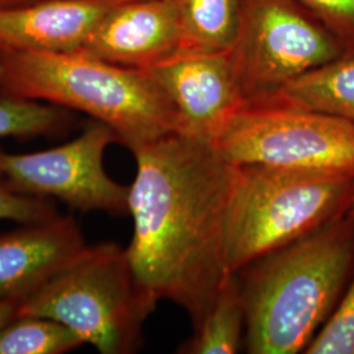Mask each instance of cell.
I'll list each match as a JSON object with an SVG mask.
<instances>
[{
    "label": "cell",
    "mask_w": 354,
    "mask_h": 354,
    "mask_svg": "<svg viewBox=\"0 0 354 354\" xmlns=\"http://www.w3.org/2000/svg\"><path fill=\"white\" fill-rule=\"evenodd\" d=\"M87 247L73 215L0 231V301H20L68 266Z\"/></svg>",
    "instance_id": "8fae6325"
},
{
    "label": "cell",
    "mask_w": 354,
    "mask_h": 354,
    "mask_svg": "<svg viewBox=\"0 0 354 354\" xmlns=\"http://www.w3.org/2000/svg\"><path fill=\"white\" fill-rule=\"evenodd\" d=\"M74 117L70 111L48 102L0 96V138L35 140L62 134Z\"/></svg>",
    "instance_id": "e0dca14e"
},
{
    "label": "cell",
    "mask_w": 354,
    "mask_h": 354,
    "mask_svg": "<svg viewBox=\"0 0 354 354\" xmlns=\"http://www.w3.org/2000/svg\"><path fill=\"white\" fill-rule=\"evenodd\" d=\"M353 203L354 177L235 165L226 223L231 272L349 214Z\"/></svg>",
    "instance_id": "277c9868"
},
{
    "label": "cell",
    "mask_w": 354,
    "mask_h": 354,
    "mask_svg": "<svg viewBox=\"0 0 354 354\" xmlns=\"http://www.w3.org/2000/svg\"><path fill=\"white\" fill-rule=\"evenodd\" d=\"M193 330L192 339L180 348V353L235 354L241 351L245 337V308L236 273Z\"/></svg>",
    "instance_id": "9a60e30c"
},
{
    "label": "cell",
    "mask_w": 354,
    "mask_h": 354,
    "mask_svg": "<svg viewBox=\"0 0 354 354\" xmlns=\"http://www.w3.org/2000/svg\"><path fill=\"white\" fill-rule=\"evenodd\" d=\"M178 23L171 0L117 3L80 51L109 64L147 70L178 50Z\"/></svg>",
    "instance_id": "30bf717a"
},
{
    "label": "cell",
    "mask_w": 354,
    "mask_h": 354,
    "mask_svg": "<svg viewBox=\"0 0 354 354\" xmlns=\"http://www.w3.org/2000/svg\"><path fill=\"white\" fill-rule=\"evenodd\" d=\"M113 142V131L93 121L75 140L48 150L12 153L0 149V175L19 193L57 200L73 210L125 214L129 187L104 167V155Z\"/></svg>",
    "instance_id": "ba28073f"
},
{
    "label": "cell",
    "mask_w": 354,
    "mask_h": 354,
    "mask_svg": "<svg viewBox=\"0 0 354 354\" xmlns=\"http://www.w3.org/2000/svg\"><path fill=\"white\" fill-rule=\"evenodd\" d=\"M147 71L175 106L178 134L192 140L214 145L243 105L227 53L175 54Z\"/></svg>",
    "instance_id": "9c48e42d"
},
{
    "label": "cell",
    "mask_w": 354,
    "mask_h": 354,
    "mask_svg": "<svg viewBox=\"0 0 354 354\" xmlns=\"http://www.w3.org/2000/svg\"><path fill=\"white\" fill-rule=\"evenodd\" d=\"M156 304L115 243L87 244L48 282L19 301V315L49 317L102 354L136 353Z\"/></svg>",
    "instance_id": "5b68a950"
},
{
    "label": "cell",
    "mask_w": 354,
    "mask_h": 354,
    "mask_svg": "<svg viewBox=\"0 0 354 354\" xmlns=\"http://www.w3.org/2000/svg\"><path fill=\"white\" fill-rule=\"evenodd\" d=\"M117 1H121V3H124V1H133V0H117Z\"/></svg>",
    "instance_id": "cb8c5ba5"
},
{
    "label": "cell",
    "mask_w": 354,
    "mask_h": 354,
    "mask_svg": "<svg viewBox=\"0 0 354 354\" xmlns=\"http://www.w3.org/2000/svg\"><path fill=\"white\" fill-rule=\"evenodd\" d=\"M344 54L342 42L302 0H241L227 55L243 105L269 102Z\"/></svg>",
    "instance_id": "8992f818"
},
{
    "label": "cell",
    "mask_w": 354,
    "mask_h": 354,
    "mask_svg": "<svg viewBox=\"0 0 354 354\" xmlns=\"http://www.w3.org/2000/svg\"><path fill=\"white\" fill-rule=\"evenodd\" d=\"M117 0H38L0 8V53L80 50Z\"/></svg>",
    "instance_id": "7c38bea8"
},
{
    "label": "cell",
    "mask_w": 354,
    "mask_h": 354,
    "mask_svg": "<svg viewBox=\"0 0 354 354\" xmlns=\"http://www.w3.org/2000/svg\"><path fill=\"white\" fill-rule=\"evenodd\" d=\"M342 42L346 54H354V0H302Z\"/></svg>",
    "instance_id": "ffe728a7"
},
{
    "label": "cell",
    "mask_w": 354,
    "mask_h": 354,
    "mask_svg": "<svg viewBox=\"0 0 354 354\" xmlns=\"http://www.w3.org/2000/svg\"><path fill=\"white\" fill-rule=\"evenodd\" d=\"M354 273V216L340 219L239 270L251 354H298L332 315Z\"/></svg>",
    "instance_id": "7a4b0ae2"
},
{
    "label": "cell",
    "mask_w": 354,
    "mask_h": 354,
    "mask_svg": "<svg viewBox=\"0 0 354 354\" xmlns=\"http://www.w3.org/2000/svg\"><path fill=\"white\" fill-rule=\"evenodd\" d=\"M17 317H19V301L16 299L0 301V330Z\"/></svg>",
    "instance_id": "44dd1931"
},
{
    "label": "cell",
    "mask_w": 354,
    "mask_h": 354,
    "mask_svg": "<svg viewBox=\"0 0 354 354\" xmlns=\"http://www.w3.org/2000/svg\"><path fill=\"white\" fill-rule=\"evenodd\" d=\"M82 345L73 329L49 317L19 315L0 330V354H62Z\"/></svg>",
    "instance_id": "2e32d148"
},
{
    "label": "cell",
    "mask_w": 354,
    "mask_h": 354,
    "mask_svg": "<svg viewBox=\"0 0 354 354\" xmlns=\"http://www.w3.org/2000/svg\"><path fill=\"white\" fill-rule=\"evenodd\" d=\"M58 214L54 200L19 193L0 175V221L23 225L46 221Z\"/></svg>",
    "instance_id": "d6986e66"
},
{
    "label": "cell",
    "mask_w": 354,
    "mask_h": 354,
    "mask_svg": "<svg viewBox=\"0 0 354 354\" xmlns=\"http://www.w3.org/2000/svg\"><path fill=\"white\" fill-rule=\"evenodd\" d=\"M38 0H0V8L1 7H12V6H20V4H28Z\"/></svg>",
    "instance_id": "7402d4cb"
},
{
    "label": "cell",
    "mask_w": 354,
    "mask_h": 354,
    "mask_svg": "<svg viewBox=\"0 0 354 354\" xmlns=\"http://www.w3.org/2000/svg\"><path fill=\"white\" fill-rule=\"evenodd\" d=\"M266 102L333 114L354 122V54H344L304 74Z\"/></svg>",
    "instance_id": "4fadbf2b"
},
{
    "label": "cell",
    "mask_w": 354,
    "mask_h": 354,
    "mask_svg": "<svg viewBox=\"0 0 354 354\" xmlns=\"http://www.w3.org/2000/svg\"><path fill=\"white\" fill-rule=\"evenodd\" d=\"M304 353L354 354V273L340 302Z\"/></svg>",
    "instance_id": "ac0fdd59"
},
{
    "label": "cell",
    "mask_w": 354,
    "mask_h": 354,
    "mask_svg": "<svg viewBox=\"0 0 354 354\" xmlns=\"http://www.w3.org/2000/svg\"><path fill=\"white\" fill-rule=\"evenodd\" d=\"M178 23L176 54L227 53L236 36L241 0H171Z\"/></svg>",
    "instance_id": "5bb4252c"
},
{
    "label": "cell",
    "mask_w": 354,
    "mask_h": 354,
    "mask_svg": "<svg viewBox=\"0 0 354 354\" xmlns=\"http://www.w3.org/2000/svg\"><path fill=\"white\" fill-rule=\"evenodd\" d=\"M0 96L86 113L130 151L178 134L175 106L147 70L109 64L84 51L0 53Z\"/></svg>",
    "instance_id": "3957f363"
},
{
    "label": "cell",
    "mask_w": 354,
    "mask_h": 354,
    "mask_svg": "<svg viewBox=\"0 0 354 354\" xmlns=\"http://www.w3.org/2000/svg\"><path fill=\"white\" fill-rule=\"evenodd\" d=\"M349 215H352V216H354V203L353 206H352V209H351V212H349Z\"/></svg>",
    "instance_id": "603a6c76"
},
{
    "label": "cell",
    "mask_w": 354,
    "mask_h": 354,
    "mask_svg": "<svg viewBox=\"0 0 354 354\" xmlns=\"http://www.w3.org/2000/svg\"><path fill=\"white\" fill-rule=\"evenodd\" d=\"M228 163L354 177V122L277 102L241 105L214 143Z\"/></svg>",
    "instance_id": "52a82bcc"
},
{
    "label": "cell",
    "mask_w": 354,
    "mask_h": 354,
    "mask_svg": "<svg viewBox=\"0 0 354 354\" xmlns=\"http://www.w3.org/2000/svg\"><path fill=\"white\" fill-rule=\"evenodd\" d=\"M133 238L127 259L155 304L184 308L196 328L235 273L226 245L235 165L214 145L171 134L131 150Z\"/></svg>",
    "instance_id": "6da1fadb"
}]
</instances>
